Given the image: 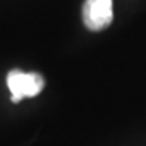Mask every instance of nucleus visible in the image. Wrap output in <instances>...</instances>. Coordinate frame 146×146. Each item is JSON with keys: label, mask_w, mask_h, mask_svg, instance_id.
<instances>
[{"label": "nucleus", "mask_w": 146, "mask_h": 146, "mask_svg": "<svg viewBox=\"0 0 146 146\" xmlns=\"http://www.w3.org/2000/svg\"><path fill=\"white\" fill-rule=\"evenodd\" d=\"M6 84L11 91V100L14 103L21 102L25 97H35L45 87V79L39 73H25L19 69H14L8 73Z\"/></svg>", "instance_id": "f257e3e1"}, {"label": "nucleus", "mask_w": 146, "mask_h": 146, "mask_svg": "<svg viewBox=\"0 0 146 146\" xmlns=\"http://www.w3.org/2000/svg\"><path fill=\"white\" fill-rule=\"evenodd\" d=\"M82 19L91 31H102L113 21L112 0H85L82 6Z\"/></svg>", "instance_id": "f03ea898"}]
</instances>
